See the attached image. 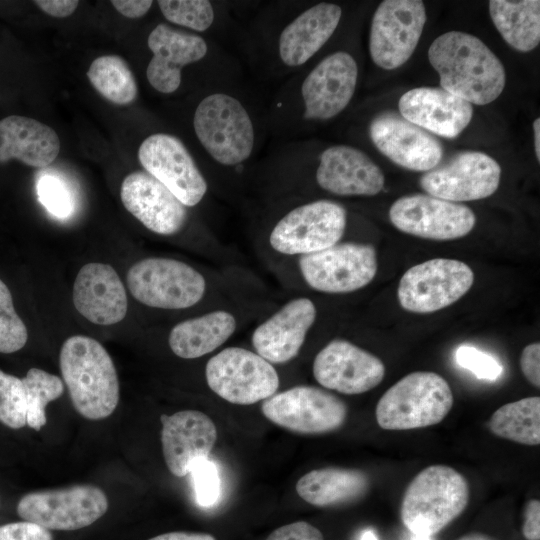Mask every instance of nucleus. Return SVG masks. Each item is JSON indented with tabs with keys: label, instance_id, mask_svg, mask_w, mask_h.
I'll return each mask as SVG.
<instances>
[{
	"label": "nucleus",
	"instance_id": "f03ea898",
	"mask_svg": "<svg viewBox=\"0 0 540 540\" xmlns=\"http://www.w3.org/2000/svg\"><path fill=\"white\" fill-rule=\"evenodd\" d=\"M59 366L75 410L102 420L116 409L120 390L114 362L96 339L74 335L62 344Z\"/></svg>",
	"mask_w": 540,
	"mask_h": 540
},
{
	"label": "nucleus",
	"instance_id": "a18cd8bd",
	"mask_svg": "<svg viewBox=\"0 0 540 540\" xmlns=\"http://www.w3.org/2000/svg\"><path fill=\"white\" fill-rule=\"evenodd\" d=\"M36 6L40 8L45 14L56 17L65 18L74 13L78 7L79 1L77 0H36L34 1Z\"/></svg>",
	"mask_w": 540,
	"mask_h": 540
},
{
	"label": "nucleus",
	"instance_id": "a878e982",
	"mask_svg": "<svg viewBox=\"0 0 540 540\" xmlns=\"http://www.w3.org/2000/svg\"><path fill=\"white\" fill-rule=\"evenodd\" d=\"M398 107L407 121L427 132L450 139L457 137L473 116L469 102L441 87L411 89L400 97Z\"/></svg>",
	"mask_w": 540,
	"mask_h": 540
},
{
	"label": "nucleus",
	"instance_id": "c03bdc74",
	"mask_svg": "<svg viewBox=\"0 0 540 540\" xmlns=\"http://www.w3.org/2000/svg\"><path fill=\"white\" fill-rule=\"evenodd\" d=\"M522 533L527 540L540 539V501L538 499H532L526 505Z\"/></svg>",
	"mask_w": 540,
	"mask_h": 540
},
{
	"label": "nucleus",
	"instance_id": "603ef678",
	"mask_svg": "<svg viewBox=\"0 0 540 540\" xmlns=\"http://www.w3.org/2000/svg\"><path fill=\"white\" fill-rule=\"evenodd\" d=\"M411 540H432L431 536L415 535L413 534Z\"/></svg>",
	"mask_w": 540,
	"mask_h": 540
},
{
	"label": "nucleus",
	"instance_id": "79ce46f5",
	"mask_svg": "<svg viewBox=\"0 0 540 540\" xmlns=\"http://www.w3.org/2000/svg\"><path fill=\"white\" fill-rule=\"evenodd\" d=\"M265 540H324V537L310 523L297 521L275 529Z\"/></svg>",
	"mask_w": 540,
	"mask_h": 540
},
{
	"label": "nucleus",
	"instance_id": "de8ad7c7",
	"mask_svg": "<svg viewBox=\"0 0 540 540\" xmlns=\"http://www.w3.org/2000/svg\"><path fill=\"white\" fill-rule=\"evenodd\" d=\"M148 540H216L212 535L198 532H169L157 535Z\"/></svg>",
	"mask_w": 540,
	"mask_h": 540
},
{
	"label": "nucleus",
	"instance_id": "f8f14e48",
	"mask_svg": "<svg viewBox=\"0 0 540 540\" xmlns=\"http://www.w3.org/2000/svg\"><path fill=\"white\" fill-rule=\"evenodd\" d=\"M261 411L275 425L304 435L335 431L347 417V406L339 397L309 385L276 392L263 401Z\"/></svg>",
	"mask_w": 540,
	"mask_h": 540
},
{
	"label": "nucleus",
	"instance_id": "2eb2a0df",
	"mask_svg": "<svg viewBox=\"0 0 540 540\" xmlns=\"http://www.w3.org/2000/svg\"><path fill=\"white\" fill-rule=\"evenodd\" d=\"M138 160L184 206L194 207L208 191L207 181L184 143L168 133H154L141 143Z\"/></svg>",
	"mask_w": 540,
	"mask_h": 540
},
{
	"label": "nucleus",
	"instance_id": "58836bf2",
	"mask_svg": "<svg viewBox=\"0 0 540 540\" xmlns=\"http://www.w3.org/2000/svg\"><path fill=\"white\" fill-rule=\"evenodd\" d=\"M196 501L200 506L210 507L214 505L220 495V479L216 465L202 458L197 460L191 467Z\"/></svg>",
	"mask_w": 540,
	"mask_h": 540
},
{
	"label": "nucleus",
	"instance_id": "9b49d317",
	"mask_svg": "<svg viewBox=\"0 0 540 540\" xmlns=\"http://www.w3.org/2000/svg\"><path fill=\"white\" fill-rule=\"evenodd\" d=\"M304 282L313 290L344 294L367 286L377 273L376 250L371 244L338 242L299 257Z\"/></svg>",
	"mask_w": 540,
	"mask_h": 540
},
{
	"label": "nucleus",
	"instance_id": "473e14b6",
	"mask_svg": "<svg viewBox=\"0 0 540 540\" xmlns=\"http://www.w3.org/2000/svg\"><path fill=\"white\" fill-rule=\"evenodd\" d=\"M86 75L94 89L114 104H130L138 95L133 72L127 62L118 55H103L96 58Z\"/></svg>",
	"mask_w": 540,
	"mask_h": 540
},
{
	"label": "nucleus",
	"instance_id": "5701e85b",
	"mask_svg": "<svg viewBox=\"0 0 540 540\" xmlns=\"http://www.w3.org/2000/svg\"><path fill=\"white\" fill-rule=\"evenodd\" d=\"M315 180L321 189L337 196H374L385 183L382 170L366 153L344 144L320 153Z\"/></svg>",
	"mask_w": 540,
	"mask_h": 540
},
{
	"label": "nucleus",
	"instance_id": "6ab92c4d",
	"mask_svg": "<svg viewBox=\"0 0 540 540\" xmlns=\"http://www.w3.org/2000/svg\"><path fill=\"white\" fill-rule=\"evenodd\" d=\"M369 136L375 147L392 162L411 171L427 172L443 156L441 143L429 132L394 112L373 118Z\"/></svg>",
	"mask_w": 540,
	"mask_h": 540
},
{
	"label": "nucleus",
	"instance_id": "4468645a",
	"mask_svg": "<svg viewBox=\"0 0 540 540\" xmlns=\"http://www.w3.org/2000/svg\"><path fill=\"white\" fill-rule=\"evenodd\" d=\"M357 81L358 65L350 53L327 55L300 82L301 118L319 122L338 116L352 100Z\"/></svg>",
	"mask_w": 540,
	"mask_h": 540
},
{
	"label": "nucleus",
	"instance_id": "37998d69",
	"mask_svg": "<svg viewBox=\"0 0 540 540\" xmlns=\"http://www.w3.org/2000/svg\"><path fill=\"white\" fill-rule=\"evenodd\" d=\"M520 367L525 378L535 387L540 386V344L531 343L524 347Z\"/></svg>",
	"mask_w": 540,
	"mask_h": 540
},
{
	"label": "nucleus",
	"instance_id": "f257e3e1",
	"mask_svg": "<svg viewBox=\"0 0 540 540\" xmlns=\"http://www.w3.org/2000/svg\"><path fill=\"white\" fill-rule=\"evenodd\" d=\"M428 59L441 88L471 105L493 102L505 87L502 62L474 35L449 31L438 36L429 47Z\"/></svg>",
	"mask_w": 540,
	"mask_h": 540
},
{
	"label": "nucleus",
	"instance_id": "4c0bfd02",
	"mask_svg": "<svg viewBox=\"0 0 540 540\" xmlns=\"http://www.w3.org/2000/svg\"><path fill=\"white\" fill-rule=\"evenodd\" d=\"M40 202L53 215L68 217L74 208L73 197L66 183L56 176L42 175L37 182Z\"/></svg>",
	"mask_w": 540,
	"mask_h": 540
},
{
	"label": "nucleus",
	"instance_id": "0eeeda50",
	"mask_svg": "<svg viewBox=\"0 0 540 540\" xmlns=\"http://www.w3.org/2000/svg\"><path fill=\"white\" fill-rule=\"evenodd\" d=\"M346 209L338 202L318 199L288 210L273 225L268 241L277 253L304 256L331 247L344 235Z\"/></svg>",
	"mask_w": 540,
	"mask_h": 540
},
{
	"label": "nucleus",
	"instance_id": "a19ab883",
	"mask_svg": "<svg viewBox=\"0 0 540 540\" xmlns=\"http://www.w3.org/2000/svg\"><path fill=\"white\" fill-rule=\"evenodd\" d=\"M0 540H53L49 530L28 521L0 526Z\"/></svg>",
	"mask_w": 540,
	"mask_h": 540
},
{
	"label": "nucleus",
	"instance_id": "b1692460",
	"mask_svg": "<svg viewBox=\"0 0 540 540\" xmlns=\"http://www.w3.org/2000/svg\"><path fill=\"white\" fill-rule=\"evenodd\" d=\"M161 443L167 468L176 477L190 472L199 459L207 458L217 439L212 419L198 410L162 414Z\"/></svg>",
	"mask_w": 540,
	"mask_h": 540
},
{
	"label": "nucleus",
	"instance_id": "7c9ffc66",
	"mask_svg": "<svg viewBox=\"0 0 540 540\" xmlns=\"http://www.w3.org/2000/svg\"><path fill=\"white\" fill-rule=\"evenodd\" d=\"M493 24L502 38L519 52H529L540 42V1L491 0Z\"/></svg>",
	"mask_w": 540,
	"mask_h": 540
},
{
	"label": "nucleus",
	"instance_id": "412c9836",
	"mask_svg": "<svg viewBox=\"0 0 540 540\" xmlns=\"http://www.w3.org/2000/svg\"><path fill=\"white\" fill-rule=\"evenodd\" d=\"M317 317L314 302L307 297L287 301L252 332L254 351L271 364H284L300 352Z\"/></svg>",
	"mask_w": 540,
	"mask_h": 540
},
{
	"label": "nucleus",
	"instance_id": "1a4fd4ad",
	"mask_svg": "<svg viewBox=\"0 0 540 540\" xmlns=\"http://www.w3.org/2000/svg\"><path fill=\"white\" fill-rule=\"evenodd\" d=\"M108 506V498L100 487L79 484L27 493L19 500L17 513L47 530L71 531L96 522Z\"/></svg>",
	"mask_w": 540,
	"mask_h": 540
},
{
	"label": "nucleus",
	"instance_id": "c756f323",
	"mask_svg": "<svg viewBox=\"0 0 540 540\" xmlns=\"http://www.w3.org/2000/svg\"><path fill=\"white\" fill-rule=\"evenodd\" d=\"M295 488L300 498L313 506H335L364 496L369 477L359 469L326 467L303 475Z\"/></svg>",
	"mask_w": 540,
	"mask_h": 540
},
{
	"label": "nucleus",
	"instance_id": "6e6552de",
	"mask_svg": "<svg viewBox=\"0 0 540 540\" xmlns=\"http://www.w3.org/2000/svg\"><path fill=\"white\" fill-rule=\"evenodd\" d=\"M209 388L220 398L237 405H251L274 395L279 388L277 370L255 351L226 347L205 367Z\"/></svg>",
	"mask_w": 540,
	"mask_h": 540
},
{
	"label": "nucleus",
	"instance_id": "2f4dec72",
	"mask_svg": "<svg viewBox=\"0 0 540 540\" xmlns=\"http://www.w3.org/2000/svg\"><path fill=\"white\" fill-rule=\"evenodd\" d=\"M495 435L524 445L540 443V398L526 397L499 407L488 422Z\"/></svg>",
	"mask_w": 540,
	"mask_h": 540
},
{
	"label": "nucleus",
	"instance_id": "4be33fe9",
	"mask_svg": "<svg viewBox=\"0 0 540 540\" xmlns=\"http://www.w3.org/2000/svg\"><path fill=\"white\" fill-rule=\"evenodd\" d=\"M120 198L126 210L153 233L174 235L188 221L187 207L145 171L132 172L123 179Z\"/></svg>",
	"mask_w": 540,
	"mask_h": 540
},
{
	"label": "nucleus",
	"instance_id": "423d86ee",
	"mask_svg": "<svg viewBox=\"0 0 540 540\" xmlns=\"http://www.w3.org/2000/svg\"><path fill=\"white\" fill-rule=\"evenodd\" d=\"M131 295L141 304L159 309L193 307L206 292L205 277L177 259L149 257L133 264L126 275Z\"/></svg>",
	"mask_w": 540,
	"mask_h": 540
},
{
	"label": "nucleus",
	"instance_id": "49530a36",
	"mask_svg": "<svg viewBox=\"0 0 540 540\" xmlns=\"http://www.w3.org/2000/svg\"><path fill=\"white\" fill-rule=\"evenodd\" d=\"M113 7L123 16L136 19L144 16L151 8L150 0H112Z\"/></svg>",
	"mask_w": 540,
	"mask_h": 540
},
{
	"label": "nucleus",
	"instance_id": "ddd939ff",
	"mask_svg": "<svg viewBox=\"0 0 540 540\" xmlns=\"http://www.w3.org/2000/svg\"><path fill=\"white\" fill-rule=\"evenodd\" d=\"M426 23L425 5L420 0H385L375 10L369 34L373 62L393 70L406 63Z\"/></svg>",
	"mask_w": 540,
	"mask_h": 540
},
{
	"label": "nucleus",
	"instance_id": "aec40b11",
	"mask_svg": "<svg viewBox=\"0 0 540 540\" xmlns=\"http://www.w3.org/2000/svg\"><path fill=\"white\" fill-rule=\"evenodd\" d=\"M147 45L152 52L146 69L147 80L163 94L176 92L182 83L183 68L202 61L209 53L205 38L164 23L153 28Z\"/></svg>",
	"mask_w": 540,
	"mask_h": 540
},
{
	"label": "nucleus",
	"instance_id": "7ed1b4c3",
	"mask_svg": "<svg viewBox=\"0 0 540 540\" xmlns=\"http://www.w3.org/2000/svg\"><path fill=\"white\" fill-rule=\"evenodd\" d=\"M192 125L201 147L222 167H237L254 152V119L244 102L230 92L215 90L205 95L195 108Z\"/></svg>",
	"mask_w": 540,
	"mask_h": 540
},
{
	"label": "nucleus",
	"instance_id": "dca6fc26",
	"mask_svg": "<svg viewBox=\"0 0 540 540\" xmlns=\"http://www.w3.org/2000/svg\"><path fill=\"white\" fill-rule=\"evenodd\" d=\"M389 218L406 234L436 241L462 238L476 223L475 214L468 206L428 194L400 197L391 205Z\"/></svg>",
	"mask_w": 540,
	"mask_h": 540
},
{
	"label": "nucleus",
	"instance_id": "cd10ccee",
	"mask_svg": "<svg viewBox=\"0 0 540 540\" xmlns=\"http://www.w3.org/2000/svg\"><path fill=\"white\" fill-rule=\"evenodd\" d=\"M60 152V139L48 125L10 115L0 120V163L17 159L31 167L51 164Z\"/></svg>",
	"mask_w": 540,
	"mask_h": 540
},
{
	"label": "nucleus",
	"instance_id": "a211bd4d",
	"mask_svg": "<svg viewBox=\"0 0 540 540\" xmlns=\"http://www.w3.org/2000/svg\"><path fill=\"white\" fill-rule=\"evenodd\" d=\"M312 371L322 387L347 395L365 393L385 376L377 356L343 339L330 341L317 353Z\"/></svg>",
	"mask_w": 540,
	"mask_h": 540
},
{
	"label": "nucleus",
	"instance_id": "8fccbe9b",
	"mask_svg": "<svg viewBox=\"0 0 540 540\" xmlns=\"http://www.w3.org/2000/svg\"><path fill=\"white\" fill-rule=\"evenodd\" d=\"M457 540H495V539L482 533H470V534H467L458 538Z\"/></svg>",
	"mask_w": 540,
	"mask_h": 540
},
{
	"label": "nucleus",
	"instance_id": "c85d7f7f",
	"mask_svg": "<svg viewBox=\"0 0 540 540\" xmlns=\"http://www.w3.org/2000/svg\"><path fill=\"white\" fill-rule=\"evenodd\" d=\"M237 325V319L230 311L212 310L177 323L169 333L168 344L180 358H200L227 342Z\"/></svg>",
	"mask_w": 540,
	"mask_h": 540
},
{
	"label": "nucleus",
	"instance_id": "09e8293b",
	"mask_svg": "<svg viewBox=\"0 0 540 540\" xmlns=\"http://www.w3.org/2000/svg\"><path fill=\"white\" fill-rule=\"evenodd\" d=\"M534 131V147L538 162L540 161V118H536L533 122Z\"/></svg>",
	"mask_w": 540,
	"mask_h": 540
},
{
	"label": "nucleus",
	"instance_id": "f704fd0d",
	"mask_svg": "<svg viewBox=\"0 0 540 540\" xmlns=\"http://www.w3.org/2000/svg\"><path fill=\"white\" fill-rule=\"evenodd\" d=\"M157 4L167 21L194 32H205L215 23V7L208 0H159Z\"/></svg>",
	"mask_w": 540,
	"mask_h": 540
},
{
	"label": "nucleus",
	"instance_id": "bb28decb",
	"mask_svg": "<svg viewBox=\"0 0 540 540\" xmlns=\"http://www.w3.org/2000/svg\"><path fill=\"white\" fill-rule=\"evenodd\" d=\"M342 17L334 3H317L290 20L279 32L277 56L283 66L298 68L307 63L331 38Z\"/></svg>",
	"mask_w": 540,
	"mask_h": 540
},
{
	"label": "nucleus",
	"instance_id": "c9c22d12",
	"mask_svg": "<svg viewBox=\"0 0 540 540\" xmlns=\"http://www.w3.org/2000/svg\"><path fill=\"white\" fill-rule=\"evenodd\" d=\"M27 400L22 378L0 370V423L12 429L27 425Z\"/></svg>",
	"mask_w": 540,
	"mask_h": 540
},
{
	"label": "nucleus",
	"instance_id": "393cba45",
	"mask_svg": "<svg viewBox=\"0 0 540 540\" xmlns=\"http://www.w3.org/2000/svg\"><path fill=\"white\" fill-rule=\"evenodd\" d=\"M72 299L76 310L97 325L116 324L127 313L123 282L109 264L91 262L82 266L74 281Z\"/></svg>",
	"mask_w": 540,
	"mask_h": 540
},
{
	"label": "nucleus",
	"instance_id": "e433bc0d",
	"mask_svg": "<svg viewBox=\"0 0 540 540\" xmlns=\"http://www.w3.org/2000/svg\"><path fill=\"white\" fill-rule=\"evenodd\" d=\"M27 339V328L15 311L11 292L0 279V353L19 351Z\"/></svg>",
	"mask_w": 540,
	"mask_h": 540
},
{
	"label": "nucleus",
	"instance_id": "9d476101",
	"mask_svg": "<svg viewBox=\"0 0 540 540\" xmlns=\"http://www.w3.org/2000/svg\"><path fill=\"white\" fill-rule=\"evenodd\" d=\"M473 282L474 273L466 263L448 258L430 259L403 274L397 290L398 301L408 312H436L462 298Z\"/></svg>",
	"mask_w": 540,
	"mask_h": 540
},
{
	"label": "nucleus",
	"instance_id": "20e7f679",
	"mask_svg": "<svg viewBox=\"0 0 540 540\" xmlns=\"http://www.w3.org/2000/svg\"><path fill=\"white\" fill-rule=\"evenodd\" d=\"M469 495V485L461 473L446 465H431L406 488L401 520L412 534L433 536L465 510Z\"/></svg>",
	"mask_w": 540,
	"mask_h": 540
},
{
	"label": "nucleus",
	"instance_id": "3c124183",
	"mask_svg": "<svg viewBox=\"0 0 540 540\" xmlns=\"http://www.w3.org/2000/svg\"><path fill=\"white\" fill-rule=\"evenodd\" d=\"M360 540H378V538L373 530L367 529L362 533Z\"/></svg>",
	"mask_w": 540,
	"mask_h": 540
},
{
	"label": "nucleus",
	"instance_id": "72a5a7b5",
	"mask_svg": "<svg viewBox=\"0 0 540 540\" xmlns=\"http://www.w3.org/2000/svg\"><path fill=\"white\" fill-rule=\"evenodd\" d=\"M27 400V425L39 431L46 424V406L64 392L63 381L39 368H31L22 378Z\"/></svg>",
	"mask_w": 540,
	"mask_h": 540
},
{
	"label": "nucleus",
	"instance_id": "f3484780",
	"mask_svg": "<svg viewBox=\"0 0 540 540\" xmlns=\"http://www.w3.org/2000/svg\"><path fill=\"white\" fill-rule=\"evenodd\" d=\"M500 178L501 167L491 156L465 151L425 172L419 183L428 195L459 203L491 196Z\"/></svg>",
	"mask_w": 540,
	"mask_h": 540
},
{
	"label": "nucleus",
	"instance_id": "39448f33",
	"mask_svg": "<svg viewBox=\"0 0 540 540\" xmlns=\"http://www.w3.org/2000/svg\"><path fill=\"white\" fill-rule=\"evenodd\" d=\"M454 403L448 382L439 374L417 371L392 385L379 399L375 416L385 430H411L440 423Z\"/></svg>",
	"mask_w": 540,
	"mask_h": 540
},
{
	"label": "nucleus",
	"instance_id": "ea45409f",
	"mask_svg": "<svg viewBox=\"0 0 540 540\" xmlns=\"http://www.w3.org/2000/svg\"><path fill=\"white\" fill-rule=\"evenodd\" d=\"M455 361L478 379L494 381L503 373V366L496 358L469 345H461L456 349Z\"/></svg>",
	"mask_w": 540,
	"mask_h": 540
}]
</instances>
